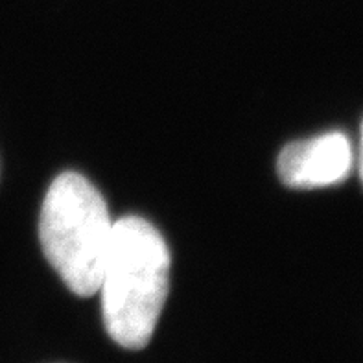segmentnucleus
Listing matches in <instances>:
<instances>
[{"label": "nucleus", "mask_w": 363, "mask_h": 363, "mask_svg": "<svg viewBox=\"0 0 363 363\" xmlns=\"http://www.w3.org/2000/svg\"><path fill=\"white\" fill-rule=\"evenodd\" d=\"M170 251L155 227L138 216L115 221L101 267V312L106 330L120 347L150 343L168 295Z\"/></svg>", "instance_id": "f257e3e1"}, {"label": "nucleus", "mask_w": 363, "mask_h": 363, "mask_svg": "<svg viewBox=\"0 0 363 363\" xmlns=\"http://www.w3.org/2000/svg\"><path fill=\"white\" fill-rule=\"evenodd\" d=\"M113 227L106 199L83 175L65 172L52 181L39 218V240L46 260L79 297L98 294Z\"/></svg>", "instance_id": "f03ea898"}, {"label": "nucleus", "mask_w": 363, "mask_h": 363, "mask_svg": "<svg viewBox=\"0 0 363 363\" xmlns=\"http://www.w3.org/2000/svg\"><path fill=\"white\" fill-rule=\"evenodd\" d=\"M352 166L354 152L349 137L341 131H330L288 144L279 155L277 172L286 186L310 190L343 183Z\"/></svg>", "instance_id": "7ed1b4c3"}, {"label": "nucleus", "mask_w": 363, "mask_h": 363, "mask_svg": "<svg viewBox=\"0 0 363 363\" xmlns=\"http://www.w3.org/2000/svg\"><path fill=\"white\" fill-rule=\"evenodd\" d=\"M358 164H359V177H362V183H363V122H362V140H359Z\"/></svg>", "instance_id": "20e7f679"}]
</instances>
